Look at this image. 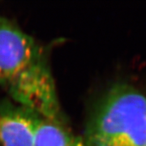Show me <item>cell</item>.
I'll use <instances>...</instances> for the list:
<instances>
[{"mask_svg": "<svg viewBox=\"0 0 146 146\" xmlns=\"http://www.w3.org/2000/svg\"><path fill=\"white\" fill-rule=\"evenodd\" d=\"M0 88L40 117L66 123L46 50L30 35L0 18Z\"/></svg>", "mask_w": 146, "mask_h": 146, "instance_id": "obj_1", "label": "cell"}, {"mask_svg": "<svg viewBox=\"0 0 146 146\" xmlns=\"http://www.w3.org/2000/svg\"><path fill=\"white\" fill-rule=\"evenodd\" d=\"M86 146H146V96L127 84L101 98L82 136Z\"/></svg>", "mask_w": 146, "mask_h": 146, "instance_id": "obj_2", "label": "cell"}, {"mask_svg": "<svg viewBox=\"0 0 146 146\" xmlns=\"http://www.w3.org/2000/svg\"><path fill=\"white\" fill-rule=\"evenodd\" d=\"M39 117L11 100H0V146H35Z\"/></svg>", "mask_w": 146, "mask_h": 146, "instance_id": "obj_3", "label": "cell"}, {"mask_svg": "<svg viewBox=\"0 0 146 146\" xmlns=\"http://www.w3.org/2000/svg\"><path fill=\"white\" fill-rule=\"evenodd\" d=\"M35 146H86L82 136L74 134L67 123L39 117L35 136Z\"/></svg>", "mask_w": 146, "mask_h": 146, "instance_id": "obj_4", "label": "cell"}]
</instances>
